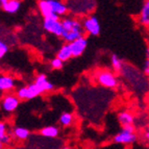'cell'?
Here are the masks:
<instances>
[{"label": "cell", "mask_w": 149, "mask_h": 149, "mask_svg": "<svg viewBox=\"0 0 149 149\" xmlns=\"http://www.w3.org/2000/svg\"><path fill=\"white\" fill-rule=\"evenodd\" d=\"M12 141V134L10 132L8 123L5 121H0V142L4 146L8 145Z\"/></svg>", "instance_id": "9a60e30c"}, {"label": "cell", "mask_w": 149, "mask_h": 149, "mask_svg": "<svg viewBox=\"0 0 149 149\" xmlns=\"http://www.w3.org/2000/svg\"><path fill=\"white\" fill-rule=\"evenodd\" d=\"M117 120L119 122V124L122 127L129 126V125H134L136 118H134V114L128 111H122V112L118 113L117 115Z\"/></svg>", "instance_id": "5bb4252c"}, {"label": "cell", "mask_w": 149, "mask_h": 149, "mask_svg": "<svg viewBox=\"0 0 149 149\" xmlns=\"http://www.w3.org/2000/svg\"><path fill=\"white\" fill-rule=\"evenodd\" d=\"M21 99L17 96V94H6L0 101V107L4 113H14L20 105Z\"/></svg>", "instance_id": "5b68a950"}, {"label": "cell", "mask_w": 149, "mask_h": 149, "mask_svg": "<svg viewBox=\"0 0 149 149\" xmlns=\"http://www.w3.org/2000/svg\"><path fill=\"white\" fill-rule=\"evenodd\" d=\"M69 44H70V47H71L73 57H78L84 54V52H85L86 49H87L88 40L86 37H81V38L76 39V40H74L73 42L69 43Z\"/></svg>", "instance_id": "ba28073f"}, {"label": "cell", "mask_w": 149, "mask_h": 149, "mask_svg": "<svg viewBox=\"0 0 149 149\" xmlns=\"http://www.w3.org/2000/svg\"><path fill=\"white\" fill-rule=\"evenodd\" d=\"M74 119H75L74 115H73L72 113L65 112L60 116L58 122H60V124L62 125L63 127H69L74 123Z\"/></svg>", "instance_id": "ffe728a7"}, {"label": "cell", "mask_w": 149, "mask_h": 149, "mask_svg": "<svg viewBox=\"0 0 149 149\" xmlns=\"http://www.w3.org/2000/svg\"><path fill=\"white\" fill-rule=\"evenodd\" d=\"M38 8H39V12H40V14L42 15V17L44 19L45 18H60L52 12L51 6H50L49 0H39Z\"/></svg>", "instance_id": "4fadbf2b"}, {"label": "cell", "mask_w": 149, "mask_h": 149, "mask_svg": "<svg viewBox=\"0 0 149 149\" xmlns=\"http://www.w3.org/2000/svg\"><path fill=\"white\" fill-rule=\"evenodd\" d=\"M50 66H51V68L54 70H60V69H62L63 66H64V62L61 60L60 57L55 56L50 61Z\"/></svg>", "instance_id": "7402d4cb"}, {"label": "cell", "mask_w": 149, "mask_h": 149, "mask_svg": "<svg viewBox=\"0 0 149 149\" xmlns=\"http://www.w3.org/2000/svg\"><path fill=\"white\" fill-rule=\"evenodd\" d=\"M137 21L143 27H149V0H145L138 14Z\"/></svg>", "instance_id": "9c48e42d"}, {"label": "cell", "mask_w": 149, "mask_h": 149, "mask_svg": "<svg viewBox=\"0 0 149 149\" xmlns=\"http://www.w3.org/2000/svg\"><path fill=\"white\" fill-rule=\"evenodd\" d=\"M56 56L60 57L64 63L69 61L70 58H72L73 55H72V51H71V47H70L69 43H65L62 47L57 50Z\"/></svg>", "instance_id": "ac0fdd59"}, {"label": "cell", "mask_w": 149, "mask_h": 149, "mask_svg": "<svg viewBox=\"0 0 149 149\" xmlns=\"http://www.w3.org/2000/svg\"><path fill=\"white\" fill-rule=\"evenodd\" d=\"M40 134L43 138H46V139H55L60 134V128L57 126H54V125L45 126L41 128Z\"/></svg>", "instance_id": "e0dca14e"}, {"label": "cell", "mask_w": 149, "mask_h": 149, "mask_svg": "<svg viewBox=\"0 0 149 149\" xmlns=\"http://www.w3.org/2000/svg\"><path fill=\"white\" fill-rule=\"evenodd\" d=\"M60 19L61 18H45L43 21V28L45 31L61 38L63 32V24L62 20Z\"/></svg>", "instance_id": "52a82bcc"}, {"label": "cell", "mask_w": 149, "mask_h": 149, "mask_svg": "<svg viewBox=\"0 0 149 149\" xmlns=\"http://www.w3.org/2000/svg\"><path fill=\"white\" fill-rule=\"evenodd\" d=\"M8 49L10 48H8V43L0 39V61L2 60L3 57H4V55L8 52Z\"/></svg>", "instance_id": "603a6c76"}, {"label": "cell", "mask_w": 149, "mask_h": 149, "mask_svg": "<svg viewBox=\"0 0 149 149\" xmlns=\"http://www.w3.org/2000/svg\"><path fill=\"white\" fill-rule=\"evenodd\" d=\"M63 32L61 38L65 43H71L78 38L85 37L86 31L82 26V21L75 17L65 16L62 19Z\"/></svg>", "instance_id": "6da1fadb"}, {"label": "cell", "mask_w": 149, "mask_h": 149, "mask_svg": "<svg viewBox=\"0 0 149 149\" xmlns=\"http://www.w3.org/2000/svg\"><path fill=\"white\" fill-rule=\"evenodd\" d=\"M3 10L8 14H16L20 10L21 2L20 0H8V3L3 6Z\"/></svg>", "instance_id": "d6986e66"}, {"label": "cell", "mask_w": 149, "mask_h": 149, "mask_svg": "<svg viewBox=\"0 0 149 149\" xmlns=\"http://www.w3.org/2000/svg\"><path fill=\"white\" fill-rule=\"evenodd\" d=\"M16 94L21 100H30L37 98L38 96H40L43 93L40 88H39V86L33 81L31 84H29V85L23 86L20 89H18Z\"/></svg>", "instance_id": "277c9868"}, {"label": "cell", "mask_w": 149, "mask_h": 149, "mask_svg": "<svg viewBox=\"0 0 149 149\" xmlns=\"http://www.w3.org/2000/svg\"><path fill=\"white\" fill-rule=\"evenodd\" d=\"M96 82L105 89H116L119 86V79L115 71L107 69H101L96 71L94 75Z\"/></svg>", "instance_id": "3957f363"}, {"label": "cell", "mask_w": 149, "mask_h": 149, "mask_svg": "<svg viewBox=\"0 0 149 149\" xmlns=\"http://www.w3.org/2000/svg\"><path fill=\"white\" fill-rule=\"evenodd\" d=\"M144 74L146 76L147 81L149 82V58H147L144 64Z\"/></svg>", "instance_id": "cb8c5ba5"}, {"label": "cell", "mask_w": 149, "mask_h": 149, "mask_svg": "<svg viewBox=\"0 0 149 149\" xmlns=\"http://www.w3.org/2000/svg\"><path fill=\"white\" fill-rule=\"evenodd\" d=\"M124 62L121 57H119L117 54L113 53L111 55V66H112L113 70L115 72H121V70L124 67Z\"/></svg>", "instance_id": "44dd1931"}, {"label": "cell", "mask_w": 149, "mask_h": 149, "mask_svg": "<svg viewBox=\"0 0 149 149\" xmlns=\"http://www.w3.org/2000/svg\"><path fill=\"white\" fill-rule=\"evenodd\" d=\"M8 0H0V6H1V8H3V6L8 3Z\"/></svg>", "instance_id": "484cf974"}, {"label": "cell", "mask_w": 149, "mask_h": 149, "mask_svg": "<svg viewBox=\"0 0 149 149\" xmlns=\"http://www.w3.org/2000/svg\"><path fill=\"white\" fill-rule=\"evenodd\" d=\"M143 139L145 140L146 143L149 144V125H147V126L145 127L144 132H143Z\"/></svg>", "instance_id": "d4e9b609"}, {"label": "cell", "mask_w": 149, "mask_h": 149, "mask_svg": "<svg viewBox=\"0 0 149 149\" xmlns=\"http://www.w3.org/2000/svg\"><path fill=\"white\" fill-rule=\"evenodd\" d=\"M12 137L15 138V139L18 140V141L24 142V141H26V140L29 139L30 132L28 130L27 128H25V127L17 126V127H15V128L13 129Z\"/></svg>", "instance_id": "2e32d148"}, {"label": "cell", "mask_w": 149, "mask_h": 149, "mask_svg": "<svg viewBox=\"0 0 149 149\" xmlns=\"http://www.w3.org/2000/svg\"><path fill=\"white\" fill-rule=\"evenodd\" d=\"M138 139H139V137H138V134L134 129V125H129V126L122 127L121 130L118 134H116L113 141H114L115 144L117 145L132 146L134 144L137 143Z\"/></svg>", "instance_id": "7a4b0ae2"}, {"label": "cell", "mask_w": 149, "mask_h": 149, "mask_svg": "<svg viewBox=\"0 0 149 149\" xmlns=\"http://www.w3.org/2000/svg\"><path fill=\"white\" fill-rule=\"evenodd\" d=\"M148 30H149V27H148Z\"/></svg>", "instance_id": "f1b7e54d"}, {"label": "cell", "mask_w": 149, "mask_h": 149, "mask_svg": "<svg viewBox=\"0 0 149 149\" xmlns=\"http://www.w3.org/2000/svg\"><path fill=\"white\" fill-rule=\"evenodd\" d=\"M3 147H4V145H3L2 143H1V142H0V149H1V148H3Z\"/></svg>", "instance_id": "83f0119b"}, {"label": "cell", "mask_w": 149, "mask_h": 149, "mask_svg": "<svg viewBox=\"0 0 149 149\" xmlns=\"http://www.w3.org/2000/svg\"><path fill=\"white\" fill-rule=\"evenodd\" d=\"M145 54H146V58H149V46L146 48V51H145Z\"/></svg>", "instance_id": "4316f807"}, {"label": "cell", "mask_w": 149, "mask_h": 149, "mask_svg": "<svg viewBox=\"0 0 149 149\" xmlns=\"http://www.w3.org/2000/svg\"><path fill=\"white\" fill-rule=\"evenodd\" d=\"M49 3L52 12L60 18L65 17L68 14L69 8H68V5L63 0H49Z\"/></svg>", "instance_id": "30bf717a"}, {"label": "cell", "mask_w": 149, "mask_h": 149, "mask_svg": "<svg viewBox=\"0 0 149 149\" xmlns=\"http://www.w3.org/2000/svg\"><path fill=\"white\" fill-rule=\"evenodd\" d=\"M82 26L85 28L86 33L92 37H97L100 35L101 27H100V22L96 16L90 15L86 17L82 20Z\"/></svg>", "instance_id": "8992f818"}, {"label": "cell", "mask_w": 149, "mask_h": 149, "mask_svg": "<svg viewBox=\"0 0 149 149\" xmlns=\"http://www.w3.org/2000/svg\"><path fill=\"white\" fill-rule=\"evenodd\" d=\"M35 82L39 86V88L41 89L42 93L51 92V91L54 90V85L48 79L46 74H43V73L42 74H39L37 77H36Z\"/></svg>", "instance_id": "8fae6325"}, {"label": "cell", "mask_w": 149, "mask_h": 149, "mask_svg": "<svg viewBox=\"0 0 149 149\" xmlns=\"http://www.w3.org/2000/svg\"><path fill=\"white\" fill-rule=\"evenodd\" d=\"M16 87V81L14 77L8 74L0 75V92L8 93L14 90Z\"/></svg>", "instance_id": "7c38bea8"}]
</instances>
